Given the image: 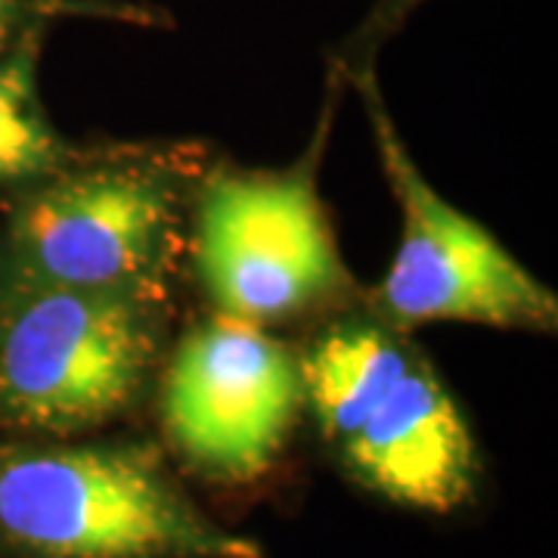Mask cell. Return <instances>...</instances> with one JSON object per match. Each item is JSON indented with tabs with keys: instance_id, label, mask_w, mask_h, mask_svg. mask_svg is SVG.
Wrapping results in <instances>:
<instances>
[{
	"instance_id": "3957f363",
	"label": "cell",
	"mask_w": 558,
	"mask_h": 558,
	"mask_svg": "<svg viewBox=\"0 0 558 558\" xmlns=\"http://www.w3.org/2000/svg\"><path fill=\"white\" fill-rule=\"evenodd\" d=\"M369 119L385 174L400 202V245L376 289L381 317L395 326L453 319L553 332L556 295L478 220L440 199L418 174L376 97H369Z\"/></svg>"
},
{
	"instance_id": "6da1fadb",
	"label": "cell",
	"mask_w": 558,
	"mask_h": 558,
	"mask_svg": "<svg viewBox=\"0 0 558 558\" xmlns=\"http://www.w3.org/2000/svg\"><path fill=\"white\" fill-rule=\"evenodd\" d=\"M0 549L16 558H264L134 444L0 450Z\"/></svg>"
},
{
	"instance_id": "8992f818",
	"label": "cell",
	"mask_w": 558,
	"mask_h": 558,
	"mask_svg": "<svg viewBox=\"0 0 558 558\" xmlns=\"http://www.w3.org/2000/svg\"><path fill=\"white\" fill-rule=\"evenodd\" d=\"M301 403L299 360L258 323L218 314L180 341L161 413L196 472L242 484L277 462Z\"/></svg>"
},
{
	"instance_id": "5b68a950",
	"label": "cell",
	"mask_w": 558,
	"mask_h": 558,
	"mask_svg": "<svg viewBox=\"0 0 558 558\" xmlns=\"http://www.w3.org/2000/svg\"><path fill=\"white\" fill-rule=\"evenodd\" d=\"M178 230V199L149 168L60 171L10 220V277L153 299Z\"/></svg>"
},
{
	"instance_id": "ba28073f",
	"label": "cell",
	"mask_w": 558,
	"mask_h": 558,
	"mask_svg": "<svg viewBox=\"0 0 558 558\" xmlns=\"http://www.w3.org/2000/svg\"><path fill=\"white\" fill-rule=\"evenodd\" d=\"M410 363L413 357L388 332L369 323H344L299 360L301 395L323 435L339 447L391 395Z\"/></svg>"
},
{
	"instance_id": "7a4b0ae2",
	"label": "cell",
	"mask_w": 558,
	"mask_h": 558,
	"mask_svg": "<svg viewBox=\"0 0 558 558\" xmlns=\"http://www.w3.org/2000/svg\"><path fill=\"white\" fill-rule=\"evenodd\" d=\"M159 351L153 299L7 279L0 418L72 435L121 416Z\"/></svg>"
},
{
	"instance_id": "277c9868",
	"label": "cell",
	"mask_w": 558,
	"mask_h": 558,
	"mask_svg": "<svg viewBox=\"0 0 558 558\" xmlns=\"http://www.w3.org/2000/svg\"><path fill=\"white\" fill-rule=\"evenodd\" d=\"M196 267L220 314L258 326L304 314L348 282L314 178L299 168L211 180L199 202Z\"/></svg>"
},
{
	"instance_id": "52a82bcc",
	"label": "cell",
	"mask_w": 558,
	"mask_h": 558,
	"mask_svg": "<svg viewBox=\"0 0 558 558\" xmlns=\"http://www.w3.org/2000/svg\"><path fill=\"white\" fill-rule=\"evenodd\" d=\"M339 453L366 490L432 515L462 509L478 487V450L457 400L416 360Z\"/></svg>"
},
{
	"instance_id": "30bf717a",
	"label": "cell",
	"mask_w": 558,
	"mask_h": 558,
	"mask_svg": "<svg viewBox=\"0 0 558 558\" xmlns=\"http://www.w3.org/2000/svg\"><path fill=\"white\" fill-rule=\"evenodd\" d=\"M16 20H20V3L16 0H0V57H3L10 38H13Z\"/></svg>"
},
{
	"instance_id": "9c48e42d",
	"label": "cell",
	"mask_w": 558,
	"mask_h": 558,
	"mask_svg": "<svg viewBox=\"0 0 558 558\" xmlns=\"http://www.w3.org/2000/svg\"><path fill=\"white\" fill-rule=\"evenodd\" d=\"M69 149L47 124L35 94V50L22 44L0 62V183L53 178Z\"/></svg>"
}]
</instances>
